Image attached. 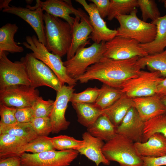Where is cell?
<instances>
[{
	"instance_id": "1",
	"label": "cell",
	"mask_w": 166,
	"mask_h": 166,
	"mask_svg": "<svg viewBox=\"0 0 166 166\" xmlns=\"http://www.w3.org/2000/svg\"><path fill=\"white\" fill-rule=\"evenodd\" d=\"M140 57L115 60L103 57L89 66L76 81L84 83L97 80L110 86L121 89L128 81L137 77L143 69L138 61Z\"/></svg>"
},
{
	"instance_id": "2",
	"label": "cell",
	"mask_w": 166,
	"mask_h": 166,
	"mask_svg": "<svg viewBox=\"0 0 166 166\" xmlns=\"http://www.w3.org/2000/svg\"><path fill=\"white\" fill-rule=\"evenodd\" d=\"M43 18L46 48L61 57L67 54L72 41V26L67 22L45 12Z\"/></svg>"
},
{
	"instance_id": "3",
	"label": "cell",
	"mask_w": 166,
	"mask_h": 166,
	"mask_svg": "<svg viewBox=\"0 0 166 166\" xmlns=\"http://www.w3.org/2000/svg\"><path fill=\"white\" fill-rule=\"evenodd\" d=\"M137 12L136 8L129 15L118 14L115 17L120 25L116 36L133 39L141 44L150 42L155 38L156 26L140 19L137 16Z\"/></svg>"
},
{
	"instance_id": "4",
	"label": "cell",
	"mask_w": 166,
	"mask_h": 166,
	"mask_svg": "<svg viewBox=\"0 0 166 166\" xmlns=\"http://www.w3.org/2000/svg\"><path fill=\"white\" fill-rule=\"evenodd\" d=\"M106 158L118 162L120 166H142L143 162L136 152L134 143L117 134L105 143L102 149Z\"/></svg>"
},
{
	"instance_id": "5",
	"label": "cell",
	"mask_w": 166,
	"mask_h": 166,
	"mask_svg": "<svg viewBox=\"0 0 166 166\" xmlns=\"http://www.w3.org/2000/svg\"><path fill=\"white\" fill-rule=\"evenodd\" d=\"M26 39V42L22 43L23 45L32 50L31 53L34 57L52 70L63 85L66 83L68 85L75 86L77 81L68 75L61 57L50 53L35 35L27 36Z\"/></svg>"
},
{
	"instance_id": "6",
	"label": "cell",
	"mask_w": 166,
	"mask_h": 166,
	"mask_svg": "<svg viewBox=\"0 0 166 166\" xmlns=\"http://www.w3.org/2000/svg\"><path fill=\"white\" fill-rule=\"evenodd\" d=\"M105 42H94L89 47L80 49L73 57L64 62L68 75L76 80L89 66L98 62L103 57Z\"/></svg>"
},
{
	"instance_id": "7",
	"label": "cell",
	"mask_w": 166,
	"mask_h": 166,
	"mask_svg": "<svg viewBox=\"0 0 166 166\" xmlns=\"http://www.w3.org/2000/svg\"><path fill=\"white\" fill-rule=\"evenodd\" d=\"M20 61L25 65L31 86L36 89L40 86H46L57 92L61 89L63 85L54 72L31 53H26Z\"/></svg>"
},
{
	"instance_id": "8",
	"label": "cell",
	"mask_w": 166,
	"mask_h": 166,
	"mask_svg": "<svg viewBox=\"0 0 166 166\" xmlns=\"http://www.w3.org/2000/svg\"><path fill=\"white\" fill-rule=\"evenodd\" d=\"M79 154L73 149L49 150L35 154L24 152L20 156L21 166H69Z\"/></svg>"
},
{
	"instance_id": "9",
	"label": "cell",
	"mask_w": 166,
	"mask_h": 166,
	"mask_svg": "<svg viewBox=\"0 0 166 166\" xmlns=\"http://www.w3.org/2000/svg\"><path fill=\"white\" fill-rule=\"evenodd\" d=\"M148 55L137 41L116 36L105 42L103 56L115 60H124L136 56L143 57Z\"/></svg>"
},
{
	"instance_id": "10",
	"label": "cell",
	"mask_w": 166,
	"mask_h": 166,
	"mask_svg": "<svg viewBox=\"0 0 166 166\" xmlns=\"http://www.w3.org/2000/svg\"><path fill=\"white\" fill-rule=\"evenodd\" d=\"M158 71L141 70L138 76L126 82L121 89L131 98L151 96L156 94L157 86L163 78Z\"/></svg>"
},
{
	"instance_id": "11",
	"label": "cell",
	"mask_w": 166,
	"mask_h": 166,
	"mask_svg": "<svg viewBox=\"0 0 166 166\" xmlns=\"http://www.w3.org/2000/svg\"><path fill=\"white\" fill-rule=\"evenodd\" d=\"M19 85L31 86L24 64L21 61L13 62L2 52L0 54V89Z\"/></svg>"
},
{
	"instance_id": "12",
	"label": "cell",
	"mask_w": 166,
	"mask_h": 166,
	"mask_svg": "<svg viewBox=\"0 0 166 166\" xmlns=\"http://www.w3.org/2000/svg\"><path fill=\"white\" fill-rule=\"evenodd\" d=\"M39 94L38 90L30 85L10 86L0 89V105L16 108L31 107Z\"/></svg>"
},
{
	"instance_id": "13",
	"label": "cell",
	"mask_w": 166,
	"mask_h": 166,
	"mask_svg": "<svg viewBox=\"0 0 166 166\" xmlns=\"http://www.w3.org/2000/svg\"><path fill=\"white\" fill-rule=\"evenodd\" d=\"M40 2V0H37L35 6L27 5L26 8L8 6L4 8L2 11L16 15L26 22L36 33L39 41L46 46V41L43 22V10L41 7Z\"/></svg>"
},
{
	"instance_id": "14",
	"label": "cell",
	"mask_w": 166,
	"mask_h": 166,
	"mask_svg": "<svg viewBox=\"0 0 166 166\" xmlns=\"http://www.w3.org/2000/svg\"><path fill=\"white\" fill-rule=\"evenodd\" d=\"M75 86L63 85L57 92L56 98L49 116L52 126V133H58L67 129L70 122L66 120L65 114L70 99L75 89Z\"/></svg>"
},
{
	"instance_id": "15",
	"label": "cell",
	"mask_w": 166,
	"mask_h": 166,
	"mask_svg": "<svg viewBox=\"0 0 166 166\" xmlns=\"http://www.w3.org/2000/svg\"><path fill=\"white\" fill-rule=\"evenodd\" d=\"M81 4L88 13L93 31L89 37L94 42L109 41L116 36V30L108 28L106 22L100 15L96 5L93 3L88 4L85 0H76Z\"/></svg>"
},
{
	"instance_id": "16",
	"label": "cell",
	"mask_w": 166,
	"mask_h": 166,
	"mask_svg": "<svg viewBox=\"0 0 166 166\" xmlns=\"http://www.w3.org/2000/svg\"><path fill=\"white\" fill-rule=\"evenodd\" d=\"M41 7L45 12L55 17L64 19L72 26L75 18L71 17V14H74L80 19L88 17L81 9H77L73 6L71 0H47L41 1Z\"/></svg>"
},
{
	"instance_id": "17",
	"label": "cell",
	"mask_w": 166,
	"mask_h": 166,
	"mask_svg": "<svg viewBox=\"0 0 166 166\" xmlns=\"http://www.w3.org/2000/svg\"><path fill=\"white\" fill-rule=\"evenodd\" d=\"M145 122L133 107L128 111L121 124L116 128L117 134L121 135L134 143L142 142Z\"/></svg>"
},
{
	"instance_id": "18",
	"label": "cell",
	"mask_w": 166,
	"mask_h": 166,
	"mask_svg": "<svg viewBox=\"0 0 166 166\" xmlns=\"http://www.w3.org/2000/svg\"><path fill=\"white\" fill-rule=\"evenodd\" d=\"M72 39L67 55V60L73 57L80 49L90 44L88 39L93 31L89 17L80 19L76 17L72 26Z\"/></svg>"
},
{
	"instance_id": "19",
	"label": "cell",
	"mask_w": 166,
	"mask_h": 166,
	"mask_svg": "<svg viewBox=\"0 0 166 166\" xmlns=\"http://www.w3.org/2000/svg\"><path fill=\"white\" fill-rule=\"evenodd\" d=\"M135 108L145 122L156 116L166 113V106L161 96L153 95L132 98Z\"/></svg>"
},
{
	"instance_id": "20",
	"label": "cell",
	"mask_w": 166,
	"mask_h": 166,
	"mask_svg": "<svg viewBox=\"0 0 166 166\" xmlns=\"http://www.w3.org/2000/svg\"><path fill=\"white\" fill-rule=\"evenodd\" d=\"M82 138L84 145L77 150L79 153L94 162L97 166L101 163L109 165L110 162L106 158L102 152V149L105 144L103 141L92 136L87 131L83 133Z\"/></svg>"
},
{
	"instance_id": "21",
	"label": "cell",
	"mask_w": 166,
	"mask_h": 166,
	"mask_svg": "<svg viewBox=\"0 0 166 166\" xmlns=\"http://www.w3.org/2000/svg\"><path fill=\"white\" fill-rule=\"evenodd\" d=\"M134 145L140 156L157 157L166 155V136L161 133H154L146 142H135Z\"/></svg>"
},
{
	"instance_id": "22",
	"label": "cell",
	"mask_w": 166,
	"mask_h": 166,
	"mask_svg": "<svg viewBox=\"0 0 166 166\" xmlns=\"http://www.w3.org/2000/svg\"><path fill=\"white\" fill-rule=\"evenodd\" d=\"M133 107L134 103L132 98L124 93L113 105L102 110V114L107 116L117 128L121 124L128 111Z\"/></svg>"
},
{
	"instance_id": "23",
	"label": "cell",
	"mask_w": 166,
	"mask_h": 166,
	"mask_svg": "<svg viewBox=\"0 0 166 166\" xmlns=\"http://www.w3.org/2000/svg\"><path fill=\"white\" fill-rule=\"evenodd\" d=\"M151 23L156 25V27L155 38L150 42L140 44L141 47L148 55L162 52L166 47V14L152 21Z\"/></svg>"
},
{
	"instance_id": "24",
	"label": "cell",
	"mask_w": 166,
	"mask_h": 166,
	"mask_svg": "<svg viewBox=\"0 0 166 166\" xmlns=\"http://www.w3.org/2000/svg\"><path fill=\"white\" fill-rule=\"evenodd\" d=\"M116 128L107 116L102 114L87 130L92 136L106 142L116 135Z\"/></svg>"
},
{
	"instance_id": "25",
	"label": "cell",
	"mask_w": 166,
	"mask_h": 166,
	"mask_svg": "<svg viewBox=\"0 0 166 166\" xmlns=\"http://www.w3.org/2000/svg\"><path fill=\"white\" fill-rule=\"evenodd\" d=\"M18 27L16 24L8 23L0 28V54L2 52L11 53L22 52L24 49L14 40Z\"/></svg>"
},
{
	"instance_id": "26",
	"label": "cell",
	"mask_w": 166,
	"mask_h": 166,
	"mask_svg": "<svg viewBox=\"0 0 166 166\" xmlns=\"http://www.w3.org/2000/svg\"><path fill=\"white\" fill-rule=\"evenodd\" d=\"M72 105L77 113L78 121L87 128L102 115V110L94 104L73 103Z\"/></svg>"
},
{
	"instance_id": "27",
	"label": "cell",
	"mask_w": 166,
	"mask_h": 166,
	"mask_svg": "<svg viewBox=\"0 0 166 166\" xmlns=\"http://www.w3.org/2000/svg\"><path fill=\"white\" fill-rule=\"evenodd\" d=\"M7 134L24 139L28 142L38 136L30 123L16 122L10 124L0 123V134Z\"/></svg>"
},
{
	"instance_id": "28",
	"label": "cell",
	"mask_w": 166,
	"mask_h": 166,
	"mask_svg": "<svg viewBox=\"0 0 166 166\" xmlns=\"http://www.w3.org/2000/svg\"><path fill=\"white\" fill-rule=\"evenodd\" d=\"M28 142L26 140L12 135L0 134V159L16 156L18 150Z\"/></svg>"
},
{
	"instance_id": "29",
	"label": "cell",
	"mask_w": 166,
	"mask_h": 166,
	"mask_svg": "<svg viewBox=\"0 0 166 166\" xmlns=\"http://www.w3.org/2000/svg\"><path fill=\"white\" fill-rule=\"evenodd\" d=\"M124 93L121 89L103 84L100 89L98 96L94 104L101 110L109 107L118 100Z\"/></svg>"
},
{
	"instance_id": "30",
	"label": "cell",
	"mask_w": 166,
	"mask_h": 166,
	"mask_svg": "<svg viewBox=\"0 0 166 166\" xmlns=\"http://www.w3.org/2000/svg\"><path fill=\"white\" fill-rule=\"evenodd\" d=\"M51 138L48 136H38L33 140L21 146L17 151L16 156L20 157L22 154L26 152L35 154L56 150L53 145Z\"/></svg>"
},
{
	"instance_id": "31",
	"label": "cell",
	"mask_w": 166,
	"mask_h": 166,
	"mask_svg": "<svg viewBox=\"0 0 166 166\" xmlns=\"http://www.w3.org/2000/svg\"><path fill=\"white\" fill-rule=\"evenodd\" d=\"M138 61L143 68L147 66L153 71H159L161 76L166 77V49L159 53L140 57Z\"/></svg>"
},
{
	"instance_id": "32",
	"label": "cell",
	"mask_w": 166,
	"mask_h": 166,
	"mask_svg": "<svg viewBox=\"0 0 166 166\" xmlns=\"http://www.w3.org/2000/svg\"><path fill=\"white\" fill-rule=\"evenodd\" d=\"M137 7V0H111L107 19L111 21L118 14L129 15Z\"/></svg>"
},
{
	"instance_id": "33",
	"label": "cell",
	"mask_w": 166,
	"mask_h": 166,
	"mask_svg": "<svg viewBox=\"0 0 166 166\" xmlns=\"http://www.w3.org/2000/svg\"><path fill=\"white\" fill-rule=\"evenodd\" d=\"M162 134L166 136V113L145 122L141 142H145L153 134Z\"/></svg>"
},
{
	"instance_id": "34",
	"label": "cell",
	"mask_w": 166,
	"mask_h": 166,
	"mask_svg": "<svg viewBox=\"0 0 166 166\" xmlns=\"http://www.w3.org/2000/svg\"><path fill=\"white\" fill-rule=\"evenodd\" d=\"M51 141L55 149L59 151L69 149L77 150L84 145L83 140H77L66 135L53 137L51 138Z\"/></svg>"
},
{
	"instance_id": "35",
	"label": "cell",
	"mask_w": 166,
	"mask_h": 166,
	"mask_svg": "<svg viewBox=\"0 0 166 166\" xmlns=\"http://www.w3.org/2000/svg\"><path fill=\"white\" fill-rule=\"evenodd\" d=\"M138 7L142 12V20L146 22L150 19L152 21L160 17V14L155 1L153 0H137Z\"/></svg>"
},
{
	"instance_id": "36",
	"label": "cell",
	"mask_w": 166,
	"mask_h": 166,
	"mask_svg": "<svg viewBox=\"0 0 166 166\" xmlns=\"http://www.w3.org/2000/svg\"><path fill=\"white\" fill-rule=\"evenodd\" d=\"M100 89L96 87H89L79 93H73L69 101L71 103L94 104L98 96Z\"/></svg>"
},
{
	"instance_id": "37",
	"label": "cell",
	"mask_w": 166,
	"mask_h": 166,
	"mask_svg": "<svg viewBox=\"0 0 166 166\" xmlns=\"http://www.w3.org/2000/svg\"><path fill=\"white\" fill-rule=\"evenodd\" d=\"M54 101L50 99L44 100L38 96L32 105L34 117H49L53 109Z\"/></svg>"
},
{
	"instance_id": "38",
	"label": "cell",
	"mask_w": 166,
	"mask_h": 166,
	"mask_svg": "<svg viewBox=\"0 0 166 166\" xmlns=\"http://www.w3.org/2000/svg\"><path fill=\"white\" fill-rule=\"evenodd\" d=\"M30 124L38 136H48L52 133V126L49 117H34Z\"/></svg>"
},
{
	"instance_id": "39",
	"label": "cell",
	"mask_w": 166,
	"mask_h": 166,
	"mask_svg": "<svg viewBox=\"0 0 166 166\" xmlns=\"http://www.w3.org/2000/svg\"><path fill=\"white\" fill-rule=\"evenodd\" d=\"M17 108L0 105V123L10 124L16 122L15 114Z\"/></svg>"
},
{
	"instance_id": "40",
	"label": "cell",
	"mask_w": 166,
	"mask_h": 166,
	"mask_svg": "<svg viewBox=\"0 0 166 166\" xmlns=\"http://www.w3.org/2000/svg\"><path fill=\"white\" fill-rule=\"evenodd\" d=\"M15 116L17 122L21 123H30L34 117L31 107L17 108Z\"/></svg>"
},
{
	"instance_id": "41",
	"label": "cell",
	"mask_w": 166,
	"mask_h": 166,
	"mask_svg": "<svg viewBox=\"0 0 166 166\" xmlns=\"http://www.w3.org/2000/svg\"><path fill=\"white\" fill-rule=\"evenodd\" d=\"M140 157L143 162L142 166H166V155L157 157Z\"/></svg>"
},
{
	"instance_id": "42",
	"label": "cell",
	"mask_w": 166,
	"mask_h": 166,
	"mask_svg": "<svg viewBox=\"0 0 166 166\" xmlns=\"http://www.w3.org/2000/svg\"><path fill=\"white\" fill-rule=\"evenodd\" d=\"M96 6L100 15L103 19L107 17L109 8L110 0H89Z\"/></svg>"
},
{
	"instance_id": "43",
	"label": "cell",
	"mask_w": 166,
	"mask_h": 166,
	"mask_svg": "<svg viewBox=\"0 0 166 166\" xmlns=\"http://www.w3.org/2000/svg\"><path fill=\"white\" fill-rule=\"evenodd\" d=\"M0 166H21V157L16 156L0 158Z\"/></svg>"
},
{
	"instance_id": "44",
	"label": "cell",
	"mask_w": 166,
	"mask_h": 166,
	"mask_svg": "<svg viewBox=\"0 0 166 166\" xmlns=\"http://www.w3.org/2000/svg\"><path fill=\"white\" fill-rule=\"evenodd\" d=\"M166 93V77L161 80L158 84L156 89V94L160 96Z\"/></svg>"
},
{
	"instance_id": "45",
	"label": "cell",
	"mask_w": 166,
	"mask_h": 166,
	"mask_svg": "<svg viewBox=\"0 0 166 166\" xmlns=\"http://www.w3.org/2000/svg\"><path fill=\"white\" fill-rule=\"evenodd\" d=\"M11 1V0H0V8L2 9H3L8 6L10 2Z\"/></svg>"
},
{
	"instance_id": "46",
	"label": "cell",
	"mask_w": 166,
	"mask_h": 166,
	"mask_svg": "<svg viewBox=\"0 0 166 166\" xmlns=\"http://www.w3.org/2000/svg\"><path fill=\"white\" fill-rule=\"evenodd\" d=\"M161 100L166 106V95L160 96Z\"/></svg>"
},
{
	"instance_id": "47",
	"label": "cell",
	"mask_w": 166,
	"mask_h": 166,
	"mask_svg": "<svg viewBox=\"0 0 166 166\" xmlns=\"http://www.w3.org/2000/svg\"><path fill=\"white\" fill-rule=\"evenodd\" d=\"M162 1L164 3V7L166 8V0H162Z\"/></svg>"
},
{
	"instance_id": "48",
	"label": "cell",
	"mask_w": 166,
	"mask_h": 166,
	"mask_svg": "<svg viewBox=\"0 0 166 166\" xmlns=\"http://www.w3.org/2000/svg\"><path fill=\"white\" fill-rule=\"evenodd\" d=\"M163 95H166V93H165V94H164V95H162V96H163Z\"/></svg>"
}]
</instances>
